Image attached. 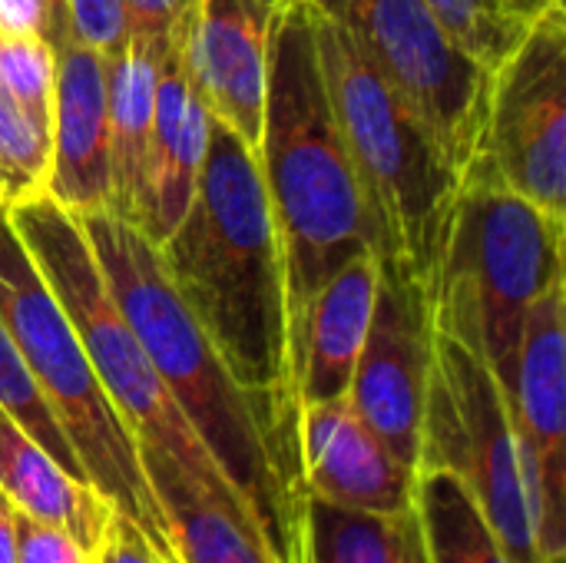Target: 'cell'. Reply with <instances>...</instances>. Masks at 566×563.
Masks as SVG:
<instances>
[{
	"mask_svg": "<svg viewBox=\"0 0 566 563\" xmlns=\"http://www.w3.org/2000/svg\"><path fill=\"white\" fill-rule=\"evenodd\" d=\"M163 265L232 378L302 471V402L259 156L209 116L192 202L159 246Z\"/></svg>",
	"mask_w": 566,
	"mask_h": 563,
	"instance_id": "1",
	"label": "cell"
},
{
	"mask_svg": "<svg viewBox=\"0 0 566 563\" xmlns=\"http://www.w3.org/2000/svg\"><path fill=\"white\" fill-rule=\"evenodd\" d=\"M76 219L83 222L116 309L136 332L265 548L279 563H302L305 478L282 451L255 398L232 378L212 338L176 292L159 246L109 209Z\"/></svg>",
	"mask_w": 566,
	"mask_h": 563,
	"instance_id": "2",
	"label": "cell"
},
{
	"mask_svg": "<svg viewBox=\"0 0 566 563\" xmlns=\"http://www.w3.org/2000/svg\"><path fill=\"white\" fill-rule=\"evenodd\" d=\"M255 156L275 226L289 348L298 375V345L318 289L352 256L371 249L361 192L332 116L305 0H289L269 40Z\"/></svg>",
	"mask_w": 566,
	"mask_h": 563,
	"instance_id": "3",
	"label": "cell"
},
{
	"mask_svg": "<svg viewBox=\"0 0 566 563\" xmlns=\"http://www.w3.org/2000/svg\"><path fill=\"white\" fill-rule=\"evenodd\" d=\"M308 10L332 116L361 192L371 252L424 289L461 196V176L361 56L358 43L312 3Z\"/></svg>",
	"mask_w": 566,
	"mask_h": 563,
	"instance_id": "4",
	"label": "cell"
},
{
	"mask_svg": "<svg viewBox=\"0 0 566 563\" xmlns=\"http://www.w3.org/2000/svg\"><path fill=\"white\" fill-rule=\"evenodd\" d=\"M0 319L63 428L86 481L126 514L163 557L179 563L166 518L139 465L136 441L99 385L76 325L17 236L7 206H0Z\"/></svg>",
	"mask_w": 566,
	"mask_h": 563,
	"instance_id": "5",
	"label": "cell"
},
{
	"mask_svg": "<svg viewBox=\"0 0 566 563\" xmlns=\"http://www.w3.org/2000/svg\"><path fill=\"white\" fill-rule=\"evenodd\" d=\"M566 219L524 196L461 186L438 265L424 285L431 325L501 378L531 305L564 279Z\"/></svg>",
	"mask_w": 566,
	"mask_h": 563,
	"instance_id": "6",
	"label": "cell"
},
{
	"mask_svg": "<svg viewBox=\"0 0 566 563\" xmlns=\"http://www.w3.org/2000/svg\"><path fill=\"white\" fill-rule=\"evenodd\" d=\"M17 236L23 239L40 275L66 309L80 342L93 362L99 385L119 411L136 451H156L189 471L199 484L239 504L219 465L199 441L196 428L179 411L172 392L153 368L136 332L116 309L83 222L50 196H30L7 206ZM242 508V504H239ZM245 511V508H242Z\"/></svg>",
	"mask_w": 566,
	"mask_h": 563,
	"instance_id": "7",
	"label": "cell"
},
{
	"mask_svg": "<svg viewBox=\"0 0 566 563\" xmlns=\"http://www.w3.org/2000/svg\"><path fill=\"white\" fill-rule=\"evenodd\" d=\"M464 481L517 563H544L524 448L494 372L458 338L434 329L421 421V465Z\"/></svg>",
	"mask_w": 566,
	"mask_h": 563,
	"instance_id": "8",
	"label": "cell"
},
{
	"mask_svg": "<svg viewBox=\"0 0 566 563\" xmlns=\"http://www.w3.org/2000/svg\"><path fill=\"white\" fill-rule=\"evenodd\" d=\"M461 186L504 189L566 219V7L534 13L488 70Z\"/></svg>",
	"mask_w": 566,
	"mask_h": 563,
	"instance_id": "9",
	"label": "cell"
},
{
	"mask_svg": "<svg viewBox=\"0 0 566 563\" xmlns=\"http://www.w3.org/2000/svg\"><path fill=\"white\" fill-rule=\"evenodd\" d=\"M332 17L464 179L488 70L424 0H308Z\"/></svg>",
	"mask_w": 566,
	"mask_h": 563,
	"instance_id": "10",
	"label": "cell"
},
{
	"mask_svg": "<svg viewBox=\"0 0 566 563\" xmlns=\"http://www.w3.org/2000/svg\"><path fill=\"white\" fill-rule=\"evenodd\" d=\"M507 398L534 501L544 563H566V282L527 312L517 352L497 378Z\"/></svg>",
	"mask_w": 566,
	"mask_h": 563,
	"instance_id": "11",
	"label": "cell"
},
{
	"mask_svg": "<svg viewBox=\"0 0 566 563\" xmlns=\"http://www.w3.org/2000/svg\"><path fill=\"white\" fill-rule=\"evenodd\" d=\"M431 335L434 325L421 282L391 262H378L375 309L355 362L348 402L388 451L415 471L421 465Z\"/></svg>",
	"mask_w": 566,
	"mask_h": 563,
	"instance_id": "12",
	"label": "cell"
},
{
	"mask_svg": "<svg viewBox=\"0 0 566 563\" xmlns=\"http://www.w3.org/2000/svg\"><path fill=\"white\" fill-rule=\"evenodd\" d=\"M289 0H192L189 63L206 113L252 153L262 139L265 63L275 20Z\"/></svg>",
	"mask_w": 566,
	"mask_h": 563,
	"instance_id": "13",
	"label": "cell"
},
{
	"mask_svg": "<svg viewBox=\"0 0 566 563\" xmlns=\"http://www.w3.org/2000/svg\"><path fill=\"white\" fill-rule=\"evenodd\" d=\"M189 10L166 33L153 96L146 186L136 226L156 246H163L186 216L209 139V113L189 63Z\"/></svg>",
	"mask_w": 566,
	"mask_h": 563,
	"instance_id": "14",
	"label": "cell"
},
{
	"mask_svg": "<svg viewBox=\"0 0 566 563\" xmlns=\"http://www.w3.org/2000/svg\"><path fill=\"white\" fill-rule=\"evenodd\" d=\"M73 216L109 209L106 56L76 40L53 46V123L46 192Z\"/></svg>",
	"mask_w": 566,
	"mask_h": 563,
	"instance_id": "15",
	"label": "cell"
},
{
	"mask_svg": "<svg viewBox=\"0 0 566 563\" xmlns=\"http://www.w3.org/2000/svg\"><path fill=\"white\" fill-rule=\"evenodd\" d=\"M305 494L348 511L395 514L415 508L418 471L401 465L348 398L302 408Z\"/></svg>",
	"mask_w": 566,
	"mask_h": 563,
	"instance_id": "16",
	"label": "cell"
},
{
	"mask_svg": "<svg viewBox=\"0 0 566 563\" xmlns=\"http://www.w3.org/2000/svg\"><path fill=\"white\" fill-rule=\"evenodd\" d=\"M378 256L371 249L352 256L315 295L298 345V402L348 398L358 352L375 309Z\"/></svg>",
	"mask_w": 566,
	"mask_h": 563,
	"instance_id": "17",
	"label": "cell"
},
{
	"mask_svg": "<svg viewBox=\"0 0 566 563\" xmlns=\"http://www.w3.org/2000/svg\"><path fill=\"white\" fill-rule=\"evenodd\" d=\"M139 465L179 563H279L235 501L219 498L166 455L139 451Z\"/></svg>",
	"mask_w": 566,
	"mask_h": 563,
	"instance_id": "18",
	"label": "cell"
},
{
	"mask_svg": "<svg viewBox=\"0 0 566 563\" xmlns=\"http://www.w3.org/2000/svg\"><path fill=\"white\" fill-rule=\"evenodd\" d=\"M0 491L7 501L43 524L63 528L96 557L113 504L86 481L63 471L3 408H0Z\"/></svg>",
	"mask_w": 566,
	"mask_h": 563,
	"instance_id": "19",
	"label": "cell"
},
{
	"mask_svg": "<svg viewBox=\"0 0 566 563\" xmlns=\"http://www.w3.org/2000/svg\"><path fill=\"white\" fill-rule=\"evenodd\" d=\"M163 40L129 37L126 46L106 60V119H109V212L139 222L143 186H146V146L153 126L156 73Z\"/></svg>",
	"mask_w": 566,
	"mask_h": 563,
	"instance_id": "20",
	"label": "cell"
},
{
	"mask_svg": "<svg viewBox=\"0 0 566 563\" xmlns=\"http://www.w3.org/2000/svg\"><path fill=\"white\" fill-rule=\"evenodd\" d=\"M302 563H431L418 511L368 514L305 494Z\"/></svg>",
	"mask_w": 566,
	"mask_h": 563,
	"instance_id": "21",
	"label": "cell"
},
{
	"mask_svg": "<svg viewBox=\"0 0 566 563\" xmlns=\"http://www.w3.org/2000/svg\"><path fill=\"white\" fill-rule=\"evenodd\" d=\"M415 511L431 563H517L458 475L418 468Z\"/></svg>",
	"mask_w": 566,
	"mask_h": 563,
	"instance_id": "22",
	"label": "cell"
},
{
	"mask_svg": "<svg viewBox=\"0 0 566 563\" xmlns=\"http://www.w3.org/2000/svg\"><path fill=\"white\" fill-rule=\"evenodd\" d=\"M0 408L63 468V471H70L73 478H80V481H86V475H83V468H80V461H76V455H73V448H70V441H66V435H63V428L56 425V418H53V411H50V405H46V398H43V392L36 388V382H33V375H30V368H27V362H23V355H20V348H17V342L10 338V332H7V325H3V319H0ZM90 484V481H86Z\"/></svg>",
	"mask_w": 566,
	"mask_h": 563,
	"instance_id": "23",
	"label": "cell"
},
{
	"mask_svg": "<svg viewBox=\"0 0 566 563\" xmlns=\"http://www.w3.org/2000/svg\"><path fill=\"white\" fill-rule=\"evenodd\" d=\"M451 30V37L491 70L527 30L531 17L514 10L507 0H424Z\"/></svg>",
	"mask_w": 566,
	"mask_h": 563,
	"instance_id": "24",
	"label": "cell"
},
{
	"mask_svg": "<svg viewBox=\"0 0 566 563\" xmlns=\"http://www.w3.org/2000/svg\"><path fill=\"white\" fill-rule=\"evenodd\" d=\"M0 90L50 139L53 46L43 37H0Z\"/></svg>",
	"mask_w": 566,
	"mask_h": 563,
	"instance_id": "25",
	"label": "cell"
},
{
	"mask_svg": "<svg viewBox=\"0 0 566 563\" xmlns=\"http://www.w3.org/2000/svg\"><path fill=\"white\" fill-rule=\"evenodd\" d=\"M46 176H50V139L0 90V179L7 186V206L30 196H43Z\"/></svg>",
	"mask_w": 566,
	"mask_h": 563,
	"instance_id": "26",
	"label": "cell"
},
{
	"mask_svg": "<svg viewBox=\"0 0 566 563\" xmlns=\"http://www.w3.org/2000/svg\"><path fill=\"white\" fill-rule=\"evenodd\" d=\"M66 40L116 56L129 40L126 0H66Z\"/></svg>",
	"mask_w": 566,
	"mask_h": 563,
	"instance_id": "27",
	"label": "cell"
},
{
	"mask_svg": "<svg viewBox=\"0 0 566 563\" xmlns=\"http://www.w3.org/2000/svg\"><path fill=\"white\" fill-rule=\"evenodd\" d=\"M13 531H17V563H93L73 534L33 521L17 508H13Z\"/></svg>",
	"mask_w": 566,
	"mask_h": 563,
	"instance_id": "28",
	"label": "cell"
},
{
	"mask_svg": "<svg viewBox=\"0 0 566 563\" xmlns=\"http://www.w3.org/2000/svg\"><path fill=\"white\" fill-rule=\"evenodd\" d=\"M93 563H172L169 557H163L153 541L126 518L113 508L109 521H106V531H103V541L96 548V557Z\"/></svg>",
	"mask_w": 566,
	"mask_h": 563,
	"instance_id": "29",
	"label": "cell"
},
{
	"mask_svg": "<svg viewBox=\"0 0 566 563\" xmlns=\"http://www.w3.org/2000/svg\"><path fill=\"white\" fill-rule=\"evenodd\" d=\"M192 7V0H126L129 37H156L163 40L169 27Z\"/></svg>",
	"mask_w": 566,
	"mask_h": 563,
	"instance_id": "30",
	"label": "cell"
},
{
	"mask_svg": "<svg viewBox=\"0 0 566 563\" xmlns=\"http://www.w3.org/2000/svg\"><path fill=\"white\" fill-rule=\"evenodd\" d=\"M46 13L40 0H0V37H43Z\"/></svg>",
	"mask_w": 566,
	"mask_h": 563,
	"instance_id": "31",
	"label": "cell"
},
{
	"mask_svg": "<svg viewBox=\"0 0 566 563\" xmlns=\"http://www.w3.org/2000/svg\"><path fill=\"white\" fill-rule=\"evenodd\" d=\"M0 563H17V531H13V504L0 491Z\"/></svg>",
	"mask_w": 566,
	"mask_h": 563,
	"instance_id": "32",
	"label": "cell"
},
{
	"mask_svg": "<svg viewBox=\"0 0 566 563\" xmlns=\"http://www.w3.org/2000/svg\"><path fill=\"white\" fill-rule=\"evenodd\" d=\"M43 3V13H46V33L43 40L50 46L63 43L66 40V0H40Z\"/></svg>",
	"mask_w": 566,
	"mask_h": 563,
	"instance_id": "33",
	"label": "cell"
},
{
	"mask_svg": "<svg viewBox=\"0 0 566 563\" xmlns=\"http://www.w3.org/2000/svg\"><path fill=\"white\" fill-rule=\"evenodd\" d=\"M514 10H521L524 17H534V13H541V10H547V7H564V0H507Z\"/></svg>",
	"mask_w": 566,
	"mask_h": 563,
	"instance_id": "34",
	"label": "cell"
}]
</instances>
